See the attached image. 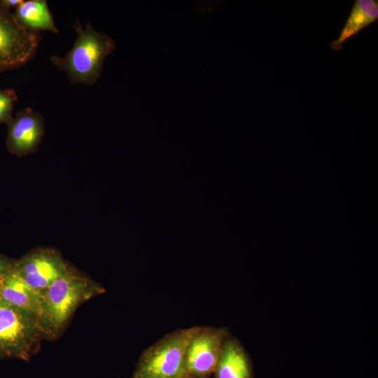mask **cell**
<instances>
[{"mask_svg": "<svg viewBox=\"0 0 378 378\" xmlns=\"http://www.w3.org/2000/svg\"><path fill=\"white\" fill-rule=\"evenodd\" d=\"M13 262H10L7 258L0 255V285L7 274L12 268Z\"/></svg>", "mask_w": 378, "mask_h": 378, "instance_id": "cell-14", "label": "cell"}, {"mask_svg": "<svg viewBox=\"0 0 378 378\" xmlns=\"http://www.w3.org/2000/svg\"><path fill=\"white\" fill-rule=\"evenodd\" d=\"M102 290L68 270L43 293L39 319L43 332L52 336L59 333L81 302Z\"/></svg>", "mask_w": 378, "mask_h": 378, "instance_id": "cell-2", "label": "cell"}, {"mask_svg": "<svg viewBox=\"0 0 378 378\" xmlns=\"http://www.w3.org/2000/svg\"><path fill=\"white\" fill-rule=\"evenodd\" d=\"M8 125L6 147L10 153L24 156L35 151L44 134L42 114L27 107L16 112Z\"/></svg>", "mask_w": 378, "mask_h": 378, "instance_id": "cell-8", "label": "cell"}, {"mask_svg": "<svg viewBox=\"0 0 378 378\" xmlns=\"http://www.w3.org/2000/svg\"><path fill=\"white\" fill-rule=\"evenodd\" d=\"M77 36L71 49L64 56L52 55L51 63L64 71L72 85H94L100 77L106 57L114 50V41L96 31L91 24L74 25Z\"/></svg>", "mask_w": 378, "mask_h": 378, "instance_id": "cell-1", "label": "cell"}, {"mask_svg": "<svg viewBox=\"0 0 378 378\" xmlns=\"http://www.w3.org/2000/svg\"><path fill=\"white\" fill-rule=\"evenodd\" d=\"M195 328L176 330L149 346L140 357L133 378H190L186 354Z\"/></svg>", "mask_w": 378, "mask_h": 378, "instance_id": "cell-3", "label": "cell"}, {"mask_svg": "<svg viewBox=\"0 0 378 378\" xmlns=\"http://www.w3.org/2000/svg\"><path fill=\"white\" fill-rule=\"evenodd\" d=\"M13 15L20 25L30 31L59 33L46 0H23Z\"/></svg>", "mask_w": 378, "mask_h": 378, "instance_id": "cell-12", "label": "cell"}, {"mask_svg": "<svg viewBox=\"0 0 378 378\" xmlns=\"http://www.w3.org/2000/svg\"><path fill=\"white\" fill-rule=\"evenodd\" d=\"M229 335L225 328L195 327L186 354L190 378L205 377L214 372L221 347Z\"/></svg>", "mask_w": 378, "mask_h": 378, "instance_id": "cell-6", "label": "cell"}, {"mask_svg": "<svg viewBox=\"0 0 378 378\" xmlns=\"http://www.w3.org/2000/svg\"><path fill=\"white\" fill-rule=\"evenodd\" d=\"M18 99L13 88L2 90L0 87V125L3 123L8 125L12 121L15 103Z\"/></svg>", "mask_w": 378, "mask_h": 378, "instance_id": "cell-13", "label": "cell"}, {"mask_svg": "<svg viewBox=\"0 0 378 378\" xmlns=\"http://www.w3.org/2000/svg\"><path fill=\"white\" fill-rule=\"evenodd\" d=\"M0 300L40 319L43 293L29 286L15 271L13 265L0 285Z\"/></svg>", "mask_w": 378, "mask_h": 378, "instance_id": "cell-9", "label": "cell"}, {"mask_svg": "<svg viewBox=\"0 0 378 378\" xmlns=\"http://www.w3.org/2000/svg\"><path fill=\"white\" fill-rule=\"evenodd\" d=\"M42 332L36 316L0 300V358L29 359Z\"/></svg>", "mask_w": 378, "mask_h": 378, "instance_id": "cell-4", "label": "cell"}, {"mask_svg": "<svg viewBox=\"0 0 378 378\" xmlns=\"http://www.w3.org/2000/svg\"><path fill=\"white\" fill-rule=\"evenodd\" d=\"M214 372L216 378H252L246 351L241 343L230 335L223 344Z\"/></svg>", "mask_w": 378, "mask_h": 378, "instance_id": "cell-10", "label": "cell"}, {"mask_svg": "<svg viewBox=\"0 0 378 378\" xmlns=\"http://www.w3.org/2000/svg\"><path fill=\"white\" fill-rule=\"evenodd\" d=\"M377 18V0H356L339 36L330 43V48L334 50H342V44L346 40L376 22Z\"/></svg>", "mask_w": 378, "mask_h": 378, "instance_id": "cell-11", "label": "cell"}, {"mask_svg": "<svg viewBox=\"0 0 378 378\" xmlns=\"http://www.w3.org/2000/svg\"><path fill=\"white\" fill-rule=\"evenodd\" d=\"M4 5L9 9L16 8L18 7L23 0H1Z\"/></svg>", "mask_w": 378, "mask_h": 378, "instance_id": "cell-15", "label": "cell"}, {"mask_svg": "<svg viewBox=\"0 0 378 378\" xmlns=\"http://www.w3.org/2000/svg\"><path fill=\"white\" fill-rule=\"evenodd\" d=\"M41 40L39 32L20 25L0 0V72L20 68L32 59Z\"/></svg>", "mask_w": 378, "mask_h": 378, "instance_id": "cell-5", "label": "cell"}, {"mask_svg": "<svg viewBox=\"0 0 378 378\" xmlns=\"http://www.w3.org/2000/svg\"><path fill=\"white\" fill-rule=\"evenodd\" d=\"M13 267L29 286L42 293L68 270L60 256L49 251L27 255Z\"/></svg>", "mask_w": 378, "mask_h": 378, "instance_id": "cell-7", "label": "cell"}]
</instances>
